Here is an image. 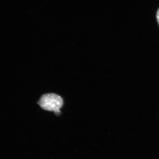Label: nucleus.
Returning a JSON list of instances; mask_svg holds the SVG:
<instances>
[{
	"instance_id": "1",
	"label": "nucleus",
	"mask_w": 159,
	"mask_h": 159,
	"mask_svg": "<svg viewBox=\"0 0 159 159\" xmlns=\"http://www.w3.org/2000/svg\"><path fill=\"white\" fill-rule=\"evenodd\" d=\"M42 109L59 115L63 104V100L60 95L54 93H47L42 95L38 102Z\"/></svg>"
},
{
	"instance_id": "2",
	"label": "nucleus",
	"mask_w": 159,
	"mask_h": 159,
	"mask_svg": "<svg viewBox=\"0 0 159 159\" xmlns=\"http://www.w3.org/2000/svg\"><path fill=\"white\" fill-rule=\"evenodd\" d=\"M157 21L158 23V25H159V9H158L157 12Z\"/></svg>"
}]
</instances>
